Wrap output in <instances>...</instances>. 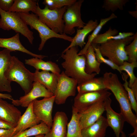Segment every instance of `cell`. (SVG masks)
<instances>
[{
    "mask_svg": "<svg viewBox=\"0 0 137 137\" xmlns=\"http://www.w3.org/2000/svg\"><path fill=\"white\" fill-rule=\"evenodd\" d=\"M34 74V81L38 82L54 94L56 88L58 75L48 71L40 72L36 70Z\"/></svg>",
    "mask_w": 137,
    "mask_h": 137,
    "instance_id": "cell-22",
    "label": "cell"
},
{
    "mask_svg": "<svg viewBox=\"0 0 137 137\" xmlns=\"http://www.w3.org/2000/svg\"><path fill=\"white\" fill-rule=\"evenodd\" d=\"M32 102L27 107L14 128L13 136L39 124L40 121L37 117L32 110Z\"/></svg>",
    "mask_w": 137,
    "mask_h": 137,
    "instance_id": "cell-17",
    "label": "cell"
},
{
    "mask_svg": "<svg viewBox=\"0 0 137 137\" xmlns=\"http://www.w3.org/2000/svg\"><path fill=\"white\" fill-rule=\"evenodd\" d=\"M83 0H79L72 5L67 6L63 16L64 21L63 33L72 35L75 32V28L80 29L85 25L81 18V9Z\"/></svg>",
    "mask_w": 137,
    "mask_h": 137,
    "instance_id": "cell-8",
    "label": "cell"
},
{
    "mask_svg": "<svg viewBox=\"0 0 137 137\" xmlns=\"http://www.w3.org/2000/svg\"><path fill=\"white\" fill-rule=\"evenodd\" d=\"M16 126L0 119V128L10 129L14 128Z\"/></svg>",
    "mask_w": 137,
    "mask_h": 137,
    "instance_id": "cell-39",
    "label": "cell"
},
{
    "mask_svg": "<svg viewBox=\"0 0 137 137\" xmlns=\"http://www.w3.org/2000/svg\"><path fill=\"white\" fill-rule=\"evenodd\" d=\"M105 90L78 93L74 99L73 107L78 113H81L97 102L104 101L111 93Z\"/></svg>",
    "mask_w": 137,
    "mask_h": 137,
    "instance_id": "cell-10",
    "label": "cell"
},
{
    "mask_svg": "<svg viewBox=\"0 0 137 137\" xmlns=\"http://www.w3.org/2000/svg\"><path fill=\"white\" fill-rule=\"evenodd\" d=\"M45 6L44 9H41L38 2L37 7L33 13L36 14L40 20L54 32L62 34L64 27L63 16L67 6L51 10Z\"/></svg>",
    "mask_w": 137,
    "mask_h": 137,
    "instance_id": "cell-6",
    "label": "cell"
},
{
    "mask_svg": "<svg viewBox=\"0 0 137 137\" xmlns=\"http://www.w3.org/2000/svg\"><path fill=\"white\" fill-rule=\"evenodd\" d=\"M109 126L106 118L102 116L95 123L82 129L83 137H104Z\"/></svg>",
    "mask_w": 137,
    "mask_h": 137,
    "instance_id": "cell-21",
    "label": "cell"
},
{
    "mask_svg": "<svg viewBox=\"0 0 137 137\" xmlns=\"http://www.w3.org/2000/svg\"><path fill=\"white\" fill-rule=\"evenodd\" d=\"M77 89L78 93L108 90L104 83L102 77H94L78 84Z\"/></svg>",
    "mask_w": 137,
    "mask_h": 137,
    "instance_id": "cell-25",
    "label": "cell"
},
{
    "mask_svg": "<svg viewBox=\"0 0 137 137\" xmlns=\"http://www.w3.org/2000/svg\"><path fill=\"white\" fill-rule=\"evenodd\" d=\"M77 84L76 80L67 76L62 71L58 76L57 86L54 94V102L57 105L63 104L68 97L74 96Z\"/></svg>",
    "mask_w": 137,
    "mask_h": 137,
    "instance_id": "cell-9",
    "label": "cell"
},
{
    "mask_svg": "<svg viewBox=\"0 0 137 137\" xmlns=\"http://www.w3.org/2000/svg\"><path fill=\"white\" fill-rule=\"evenodd\" d=\"M92 45L93 47L96 59L100 63H104L107 64L112 69L117 70L122 74V72L120 71L119 66L110 60L105 58L102 55L98 48L96 47L95 45Z\"/></svg>",
    "mask_w": 137,
    "mask_h": 137,
    "instance_id": "cell-36",
    "label": "cell"
},
{
    "mask_svg": "<svg viewBox=\"0 0 137 137\" xmlns=\"http://www.w3.org/2000/svg\"><path fill=\"white\" fill-rule=\"evenodd\" d=\"M79 121V115L77 111L73 107L71 119L67 125L66 137H83Z\"/></svg>",
    "mask_w": 137,
    "mask_h": 137,
    "instance_id": "cell-27",
    "label": "cell"
},
{
    "mask_svg": "<svg viewBox=\"0 0 137 137\" xmlns=\"http://www.w3.org/2000/svg\"><path fill=\"white\" fill-rule=\"evenodd\" d=\"M50 129V128L42 122L12 137H28L40 134L45 135L49 132Z\"/></svg>",
    "mask_w": 137,
    "mask_h": 137,
    "instance_id": "cell-29",
    "label": "cell"
},
{
    "mask_svg": "<svg viewBox=\"0 0 137 137\" xmlns=\"http://www.w3.org/2000/svg\"><path fill=\"white\" fill-rule=\"evenodd\" d=\"M111 102L112 100L109 97L104 101L105 111L106 112V118L108 126L112 129L116 137H120L126 121L121 113H117L112 109L111 106Z\"/></svg>",
    "mask_w": 137,
    "mask_h": 137,
    "instance_id": "cell-14",
    "label": "cell"
},
{
    "mask_svg": "<svg viewBox=\"0 0 137 137\" xmlns=\"http://www.w3.org/2000/svg\"><path fill=\"white\" fill-rule=\"evenodd\" d=\"M14 2V0H0V8L5 11H8Z\"/></svg>",
    "mask_w": 137,
    "mask_h": 137,
    "instance_id": "cell-37",
    "label": "cell"
},
{
    "mask_svg": "<svg viewBox=\"0 0 137 137\" xmlns=\"http://www.w3.org/2000/svg\"><path fill=\"white\" fill-rule=\"evenodd\" d=\"M0 47L4 48L12 52L19 51L35 58L42 59L47 56L34 54L25 48L21 44L20 39L19 33H16L13 37L8 38H0Z\"/></svg>",
    "mask_w": 137,
    "mask_h": 137,
    "instance_id": "cell-19",
    "label": "cell"
},
{
    "mask_svg": "<svg viewBox=\"0 0 137 137\" xmlns=\"http://www.w3.org/2000/svg\"><path fill=\"white\" fill-rule=\"evenodd\" d=\"M128 0H104L102 8L106 11L114 12L119 9H124V7L129 2Z\"/></svg>",
    "mask_w": 137,
    "mask_h": 137,
    "instance_id": "cell-31",
    "label": "cell"
},
{
    "mask_svg": "<svg viewBox=\"0 0 137 137\" xmlns=\"http://www.w3.org/2000/svg\"><path fill=\"white\" fill-rule=\"evenodd\" d=\"M76 1V0H44L42 3L50 9L53 10L70 6Z\"/></svg>",
    "mask_w": 137,
    "mask_h": 137,
    "instance_id": "cell-34",
    "label": "cell"
},
{
    "mask_svg": "<svg viewBox=\"0 0 137 137\" xmlns=\"http://www.w3.org/2000/svg\"><path fill=\"white\" fill-rule=\"evenodd\" d=\"M22 115L21 111L13 104L0 97V119L16 126Z\"/></svg>",
    "mask_w": 137,
    "mask_h": 137,
    "instance_id": "cell-18",
    "label": "cell"
},
{
    "mask_svg": "<svg viewBox=\"0 0 137 137\" xmlns=\"http://www.w3.org/2000/svg\"><path fill=\"white\" fill-rule=\"evenodd\" d=\"M68 118L66 114L58 111L55 114L50 131L44 137H66Z\"/></svg>",
    "mask_w": 137,
    "mask_h": 137,
    "instance_id": "cell-16",
    "label": "cell"
},
{
    "mask_svg": "<svg viewBox=\"0 0 137 137\" xmlns=\"http://www.w3.org/2000/svg\"><path fill=\"white\" fill-rule=\"evenodd\" d=\"M18 13L27 25H29L31 29H34L39 32L41 40L38 48L39 50H42L46 41L51 38H60L71 42L72 41L73 37L65 34H60L54 32L42 23L36 14L32 12L31 13Z\"/></svg>",
    "mask_w": 137,
    "mask_h": 137,
    "instance_id": "cell-5",
    "label": "cell"
},
{
    "mask_svg": "<svg viewBox=\"0 0 137 137\" xmlns=\"http://www.w3.org/2000/svg\"><path fill=\"white\" fill-rule=\"evenodd\" d=\"M79 50L78 46H73L63 51L61 56L65 60L61 63L65 70L64 73L67 76L76 80L78 84L95 77L97 74L95 73L91 74L86 73L85 57L84 54L78 55Z\"/></svg>",
    "mask_w": 137,
    "mask_h": 137,
    "instance_id": "cell-2",
    "label": "cell"
},
{
    "mask_svg": "<svg viewBox=\"0 0 137 137\" xmlns=\"http://www.w3.org/2000/svg\"><path fill=\"white\" fill-rule=\"evenodd\" d=\"M121 75L122 79L125 81L123 85L127 92L132 109L134 111L137 115V100L132 90L128 86V82L127 80L128 76L125 73H122Z\"/></svg>",
    "mask_w": 137,
    "mask_h": 137,
    "instance_id": "cell-35",
    "label": "cell"
},
{
    "mask_svg": "<svg viewBox=\"0 0 137 137\" xmlns=\"http://www.w3.org/2000/svg\"><path fill=\"white\" fill-rule=\"evenodd\" d=\"M11 52L6 48L0 51V92H10L12 91L11 82L5 76V72L12 61Z\"/></svg>",
    "mask_w": 137,
    "mask_h": 137,
    "instance_id": "cell-15",
    "label": "cell"
},
{
    "mask_svg": "<svg viewBox=\"0 0 137 137\" xmlns=\"http://www.w3.org/2000/svg\"><path fill=\"white\" fill-rule=\"evenodd\" d=\"M98 23L97 20H92L89 21L82 29L77 28L76 33L73 37L72 41L70 45L63 51H65L71 47L74 46H79L82 48L86 43L84 40L87 35L93 31L96 27Z\"/></svg>",
    "mask_w": 137,
    "mask_h": 137,
    "instance_id": "cell-20",
    "label": "cell"
},
{
    "mask_svg": "<svg viewBox=\"0 0 137 137\" xmlns=\"http://www.w3.org/2000/svg\"><path fill=\"white\" fill-rule=\"evenodd\" d=\"M104 83L108 90L114 94L119 105L120 113L125 121L134 129L132 133L137 134V117L132 111V108L127 91L119 80L117 75L111 72H106L103 77Z\"/></svg>",
    "mask_w": 137,
    "mask_h": 137,
    "instance_id": "cell-1",
    "label": "cell"
},
{
    "mask_svg": "<svg viewBox=\"0 0 137 137\" xmlns=\"http://www.w3.org/2000/svg\"><path fill=\"white\" fill-rule=\"evenodd\" d=\"M129 14L135 18L137 19V10L134 11H129Z\"/></svg>",
    "mask_w": 137,
    "mask_h": 137,
    "instance_id": "cell-42",
    "label": "cell"
},
{
    "mask_svg": "<svg viewBox=\"0 0 137 137\" xmlns=\"http://www.w3.org/2000/svg\"><path fill=\"white\" fill-rule=\"evenodd\" d=\"M14 128L10 129L0 128V137H12Z\"/></svg>",
    "mask_w": 137,
    "mask_h": 137,
    "instance_id": "cell-38",
    "label": "cell"
},
{
    "mask_svg": "<svg viewBox=\"0 0 137 137\" xmlns=\"http://www.w3.org/2000/svg\"><path fill=\"white\" fill-rule=\"evenodd\" d=\"M137 67V62L129 63L127 61H124L123 64L119 66L120 71H124L126 72L129 77V80L128 82V86L130 88L135 80L137 79L133 72L134 68Z\"/></svg>",
    "mask_w": 137,
    "mask_h": 137,
    "instance_id": "cell-33",
    "label": "cell"
},
{
    "mask_svg": "<svg viewBox=\"0 0 137 137\" xmlns=\"http://www.w3.org/2000/svg\"><path fill=\"white\" fill-rule=\"evenodd\" d=\"M25 61V64L33 67L36 70L39 71L41 70L50 71L58 75L60 74L61 70L58 65L51 61H45L42 59L33 57L26 59Z\"/></svg>",
    "mask_w": 137,
    "mask_h": 137,
    "instance_id": "cell-23",
    "label": "cell"
},
{
    "mask_svg": "<svg viewBox=\"0 0 137 137\" xmlns=\"http://www.w3.org/2000/svg\"><path fill=\"white\" fill-rule=\"evenodd\" d=\"M44 134H40L36 136L35 137H44Z\"/></svg>",
    "mask_w": 137,
    "mask_h": 137,
    "instance_id": "cell-44",
    "label": "cell"
},
{
    "mask_svg": "<svg viewBox=\"0 0 137 137\" xmlns=\"http://www.w3.org/2000/svg\"><path fill=\"white\" fill-rule=\"evenodd\" d=\"M54 94L48 91L44 86L38 81H35L32 87L28 93L21 97L19 99H13L12 103L15 106L27 107L34 100L40 97L49 98Z\"/></svg>",
    "mask_w": 137,
    "mask_h": 137,
    "instance_id": "cell-12",
    "label": "cell"
},
{
    "mask_svg": "<svg viewBox=\"0 0 137 137\" xmlns=\"http://www.w3.org/2000/svg\"><path fill=\"white\" fill-rule=\"evenodd\" d=\"M117 18V16L114 13H112L109 17L101 19L100 23L93 31L92 34L89 36L87 43L83 48L78 53V55L85 54L88 48L91 45L93 41L99 34L104 25L110 20Z\"/></svg>",
    "mask_w": 137,
    "mask_h": 137,
    "instance_id": "cell-30",
    "label": "cell"
},
{
    "mask_svg": "<svg viewBox=\"0 0 137 137\" xmlns=\"http://www.w3.org/2000/svg\"><path fill=\"white\" fill-rule=\"evenodd\" d=\"M0 97L4 99H7L12 100L13 99L12 96L8 94L2 93H0Z\"/></svg>",
    "mask_w": 137,
    "mask_h": 137,
    "instance_id": "cell-41",
    "label": "cell"
},
{
    "mask_svg": "<svg viewBox=\"0 0 137 137\" xmlns=\"http://www.w3.org/2000/svg\"><path fill=\"white\" fill-rule=\"evenodd\" d=\"M55 96L44 98L41 100L37 99L32 101V110L37 117L51 128L53 122L52 113Z\"/></svg>",
    "mask_w": 137,
    "mask_h": 137,
    "instance_id": "cell-11",
    "label": "cell"
},
{
    "mask_svg": "<svg viewBox=\"0 0 137 137\" xmlns=\"http://www.w3.org/2000/svg\"><path fill=\"white\" fill-rule=\"evenodd\" d=\"M114 29H112L110 27L105 32L98 34L92 42L91 45L101 44L111 40H118L133 36L134 33L132 32H120Z\"/></svg>",
    "mask_w": 137,
    "mask_h": 137,
    "instance_id": "cell-24",
    "label": "cell"
},
{
    "mask_svg": "<svg viewBox=\"0 0 137 137\" xmlns=\"http://www.w3.org/2000/svg\"><path fill=\"white\" fill-rule=\"evenodd\" d=\"M104 101L95 104L84 111L78 113L82 129L93 124L102 116L105 111Z\"/></svg>",
    "mask_w": 137,
    "mask_h": 137,
    "instance_id": "cell-13",
    "label": "cell"
},
{
    "mask_svg": "<svg viewBox=\"0 0 137 137\" xmlns=\"http://www.w3.org/2000/svg\"><path fill=\"white\" fill-rule=\"evenodd\" d=\"M5 76L10 82L13 81L18 83L25 94L31 90L35 80L34 73L26 68L24 64L14 56H12L11 63L5 72Z\"/></svg>",
    "mask_w": 137,
    "mask_h": 137,
    "instance_id": "cell-3",
    "label": "cell"
},
{
    "mask_svg": "<svg viewBox=\"0 0 137 137\" xmlns=\"http://www.w3.org/2000/svg\"><path fill=\"white\" fill-rule=\"evenodd\" d=\"M86 58L85 71L88 74H91L95 72L99 73L101 63L97 60L93 46L91 45L84 54Z\"/></svg>",
    "mask_w": 137,
    "mask_h": 137,
    "instance_id": "cell-26",
    "label": "cell"
},
{
    "mask_svg": "<svg viewBox=\"0 0 137 137\" xmlns=\"http://www.w3.org/2000/svg\"><path fill=\"white\" fill-rule=\"evenodd\" d=\"M134 38V35L124 39L111 40L100 44L98 47L103 56L119 66L125 61H127L128 57L125 52V46L130 44Z\"/></svg>",
    "mask_w": 137,
    "mask_h": 137,
    "instance_id": "cell-4",
    "label": "cell"
},
{
    "mask_svg": "<svg viewBox=\"0 0 137 137\" xmlns=\"http://www.w3.org/2000/svg\"><path fill=\"white\" fill-rule=\"evenodd\" d=\"M0 28L5 30H13L26 38L33 43V32L21 18L18 13L5 11L0 8Z\"/></svg>",
    "mask_w": 137,
    "mask_h": 137,
    "instance_id": "cell-7",
    "label": "cell"
},
{
    "mask_svg": "<svg viewBox=\"0 0 137 137\" xmlns=\"http://www.w3.org/2000/svg\"><path fill=\"white\" fill-rule=\"evenodd\" d=\"M125 50L128 57L127 61L129 62H137V33L134 35V38L131 42L126 46Z\"/></svg>",
    "mask_w": 137,
    "mask_h": 137,
    "instance_id": "cell-32",
    "label": "cell"
},
{
    "mask_svg": "<svg viewBox=\"0 0 137 137\" xmlns=\"http://www.w3.org/2000/svg\"><path fill=\"white\" fill-rule=\"evenodd\" d=\"M130 88L134 93L136 99L137 100V79L132 84Z\"/></svg>",
    "mask_w": 137,
    "mask_h": 137,
    "instance_id": "cell-40",
    "label": "cell"
},
{
    "mask_svg": "<svg viewBox=\"0 0 137 137\" xmlns=\"http://www.w3.org/2000/svg\"><path fill=\"white\" fill-rule=\"evenodd\" d=\"M121 137H127L125 133L122 131L121 133Z\"/></svg>",
    "mask_w": 137,
    "mask_h": 137,
    "instance_id": "cell-43",
    "label": "cell"
},
{
    "mask_svg": "<svg viewBox=\"0 0 137 137\" xmlns=\"http://www.w3.org/2000/svg\"><path fill=\"white\" fill-rule=\"evenodd\" d=\"M38 2L34 0H14L13 4L8 11L28 13L31 11L34 13Z\"/></svg>",
    "mask_w": 137,
    "mask_h": 137,
    "instance_id": "cell-28",
    "label": "cell"
}]
</instances>
